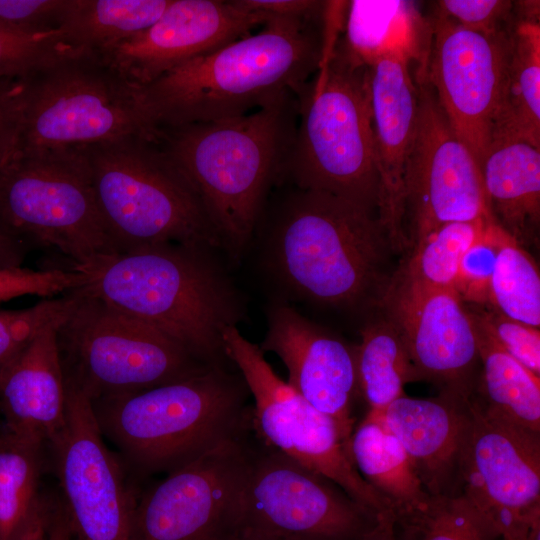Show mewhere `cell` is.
<instances>
[{
    "label": "cell",
    "instance_id": "cell-25",
    "mask_svg": "<svg viewBox=\"0 0 540 540\" xmlns=\"http://www.w3.org/2000/svg\"><path fill=\"white\" fill-rule=\"evenodd\" d=\"M344 29L341 43L356 62L370 67L386 54L401 53L426 71L431 27L414 2L348 1Z\"/></svg>",
    "mask_w": 540,
    "mask_h": 540
},
{
    "label": "cell",
    "instance_id": "cell-27",
    "mask_svg": "<svg viewBox=\"0 0 540 540\" xmlns=\"http://www.w3.org/2000/svg\"><path fill=\"white\" fill-rule=\"evenodd\" d=\"M171 0H64L57 29L78 55L94 56L152 25Z\"/></svg>",
    "mask_w": 540,
    "mask_h": 540
},
{
    "label": "cell",
    "instance_id": "cell-17",
    "mask_svg": "<svg viewBox=\"0 0 540 540\" xmlns=\"http://www.w3.org/2000/svg\"><path fill=\"white\" fill-rule=\"evenodd\" d=\"M415 79L418 123L405 174V219L409 215L413 244L442 224L492 217L480 166L426 78Z\"/></svg>",
    "mask_w": 540,
    "mask_h": 540
},
{
    "label": "cell",
    "instance_id": "cell-20",
    "mask_svg": "<svg viewBox=\"0 0 540 540\" xmlns=\"http://www.w3.org/2000/svg\"><path fill=\"white\" fill-rule=\"evenodd\" d=\"M259 347L280 357L289 372L287 383L337 423L349 449L355 427L353 404L359 393L355 347L285 304L271 307Z\"/></svg>",
    "mask_w": 540,
    "mask_h": 540
},
{
    "label": "cell",
    "instance_id": "cell-35",
    "mask_svg": "<svg viewBox=\"0 0 540 540\" xmlns=\"http://www.w3.org/2000/svg\"><path fill=\"white\" fill-rule=\"evenodd\" d=\"M73 55L60 30L26 35L0 25V79L25 78Z\"/></svg>",
    "mask_w": 540,
    "mask_h": 540
},
{
    "label": "cell",
    "instance_id": "cell-3",
    "mask_svg": "<svg viewBox=\"0 0 540 540\" xmlns=\"http://www.w3.org/2000/svg\"><path fill=\"white\" fill-rule=\"evenodd\" d=\"M264 221L269 262L294 295L319 304L354 307L381 300L391 279L393 250L378 214L331 194L281 182ZM258 221V222H259Z\"/></svg>",
    "mask_w": 540,
    "mask_h": 540
},
{
    "label": "cell",
    "instance_id": "cell-2",
    "mask_svg": "<svg viewBox=\"0 0 540 540\" xmlns=\"http://www.w3.org/2000/svg\"><path fill=\"white\" fill-rule=\"evenodd\" d=\"M298 111V94L288 92L241 116L150 131L232 254L249 242L283 180Z\"/></svg>",
    "mask_w": 540,
    "mask_h": 540
},
{
    "label": "cell",
    "instance_id": "cell-48",
    "mask_svg": "<svg viewBox=\"0 0 540 540\" xmlns=\"http://www.w3.org/2000/svg\"><path fill=\"white\" fill-rule=\"evenodd\" d=\"M234 540H278L249 531H242Z\"/></svg>",
    "mask_w": 540,
    "mask_h": 540
},
{
    "label": "cell",
    "instance_id": "cell-43",
    "mask_svg": "<svg viewBox=\"0 0 540 540\" xmlns=\"http://www.w3.org/2000/svg\"><path fill=\"white\" fill-rule=\"evenodd\" d=\"M241 7L272 16H307L319 12L324 1L309 0H236Z\"/></svg>",
    "mask_w": 540,
    "mask_h": 540
},
{
    "label": "cell",
    "instance_id": "cell-7",
    "mask_svg": "<svg viewBox=\"0 0 540 540\" xmlns=\"http://www.w3.org/2000/svg\"><path fill=\"white\" fill-rule=\"evenodd\" d=\"M80 151L118 252L164 243L223 246L195 192L150 133Z\"/></svg>",
    "mask_w": 540,
    "mask_h": 540
},
{
    "label": "cell",
    "instance_id": "cell-10",
    "mask_svg": "<svg viewBox=\"0 0 540 540\" xmlns=\"http://www.w3.org/2000/svg\"><path fill=\"white\" fill-rule=\"evenodd\" d=\"M0 220L29 246L55 249L73 267L118 252L101 219L80 150L2 163Z\"/></svg>",
    "mask_w": 540,
    "mask_h": 540
},
{
    "label": "cell",
    "instance_id": "cell-30",
    "mask_svg": "<svg viewBox=\"0 0 540 540\" xmlns=\"http://www.w3.org/2000/svg\"><path fill=\"white\" fill-rule=\"evenodd\" d=\"M540 147V22L517 19L511 36L503 112L494 136ZM492 138V139H493Z\"/></svg>",
    "mask_w": 540,
    "mask_h": 540
},
{
    "label": "cell",
    "instance_id": "cell-29",
    "mask_svg": "<svg viewBox=\"0 0 540 540\" xmlns=\"http://www.w3.org/2000/svg\"><path fill=\"white\" fill-rule=\"evenodd\" d=\"M44 447L0 433V540H21L50 501L40 492Z\"/></svg>",
    "mask_w": 540,
    "mask_h": 540
},
{
    "label": "cell",
    "instance_id": "cell-6",
    "mask_svg": "<svg viewBox=\"0 0 540 540\" xmlns=\"http://www.w3.org/2000/svg\"><path fill=\"white\" fill-rule=\"evenodd\" d=\"M298 99V121L282 182L377 213L370 67L352 59L340 37L329 61L318 68Z\"/></svg>",
    "mask_w": 540,
    "mask_h": 540
},
{
    "label": "cell",
    "instance_id": "cell-41",
    "mask_svg": "<svg viewBox=\"0 0 540 540\" xmlns=\"http://www.w3.org/2000/svg\"><path fill=\"white\" fill-rule=\"evenodd\" d=\"M63 4L64 0H0V25L26 35L58 30Z\"/></svg>",
    "mask_w": 540,
    "mask_h": 540
},
{
    "label": "cell",
    "instance_id": "cell-32",
    "mask_svg": "<svg viewBox=\"0 0 540 540\" xmlns=\"http://www.w3.org/2000/svg\"><path fill=\"white\" fill-rule=\"evenodd\" d=\"M395 540H501L462 495L430 497L423 507L394 515Z\"/></svg>",
    "mask_w": 540,
    "mask_h": 540
},
{
    "label": "cell",
    "instance_id": "cell-38",
    "mask_svg": "<svg viewBox=\"0 0 540 540\" xmlns=\"http://www.w3.org/2000/svg\"><path fill=\"white\" fill-rule=\"evenodd\" d=\"M84 274L76 268L32 270L17 267L0 269V302L24 295L44 298L66 294L82 287Z\"/></svg>",
    "mask_w": 540,
    "mask_h": 540
},
{
    "label": "cell",
    "instance_id": "cell-47",
    "mask_svg": "<svg viewBox=\"0 0 540 540\" xmlns=\"http://www.w3.org/2000/svg\"><path fill=\"white\" fill-rule=\"evenodd\" d=\"M52 504L53 500L49 502L47 507L29 527L21 540H45L53 506Z\"/></svg>",
    "mask_w": 540,
    "mask_h": 540
},
{
    "label": "cell",
    "instance_id": "cell-37",
    "mask_svg": "<svg viewBox=\"0 0 540 540\" xmlns=\"http://www.w3.org/2000/svg\"><path fill=\"white\" fill-rule=\"evenodd\" d=\"M507 232L492 218L464 253L454 290L463 302L489 304L491 280L503 238Z\"/></svg>",
    "mask_w": 540,
    "mask_h": 540
},
{
    "label": "cell",
    "instance_id": "cell-8",
    "mask_svg": "<svg viewBox=\"0 0 540 540\" xmlns=\"http://www.w3.org/2000/svg\"><path fill=\"white\" fill-rule=\"evenodd\" d=\"M139 87L91 55L69 56L31 74L1 164L149 133Z\"/></svg>",
    "mask_w": 540,
    "mask_h": 540
},
{
    "label": "cell",
    "instance_id": "cell-21",
    "mask_svg": "<svg viewBox=\"0 0 540 540\" xmlns=\"http://www.w3.org/2000/svg\"><path fill=\"white\" fill-rule=\"evenodd\" d=\"M412 60L386 54L370 66V99L376 167L377 214L393 250L408 244L405 223V174L417 130L419 95Z\"/></svg>",
    "mask_w": 540,
    "mask_h": 540
},
{
    "label": "cell",
    "instance_id": "cell-12",
    "mask_svg": "<svg viewBox=\"0 0 540 540\" xmlns=\"http://www.w3.org/2000/svg\"><path fill=\"white\" fill-rule=\"evenodd\" d=\"M241 515L242 531L278 540H358L378 516L260 438L252 446Z\"/></svg>",
    "mask_w": 540,
    "mask_h": 540
},
{
    "label": "cell",
    "instance_id": "cell-39",
    "mask_svg": "<svg viewBox=\"0 0 540 540\" xmlns=\"http://www.w3.org/2000/svg\"><path fill=\"white\" fill-rule=\"evenodd\" d=\"M476 321L514 359L540 377V330L493 310L470 311Z\"/></svg>",
    "mask_w": 540,
    "mask_h": 540
},
{
    "label": "cell",
    "instance_id": "cell-28",
    "mask_svg": "<svg viewBox=\"0 0 540 540\" xmlns=\"http://www.w3.org/2000/svg\"><path fill=\"white\" fill-rule=\"evenodd\" d=\"M469 315L483 366L474 394L503 416L540 433V377L508 354L470 312Z\"/></svg>",
    "mask_w": 540,
    "mask_h": 540
},
{
    "label": "cell",
    "instance_id": "cell-15",
    "mask_svg": "<svg viewBox=\"0 0 540 540\" xmlns=\"http://www.w3.org/2000/svg\"><path fill=\"white\" fill-rule=\"evenodd\" d=\"M66 419L48 444L77 540H132L138 494L123 460L108 448L89 398L66 380Z\"/></svg>",
    "mask_w": 540,
    "mask_h": 540
},
{
    "label": "cell",
    "instance_id": "cell-33",
    "mask_svg": "<svg viewBox=\"0 0 540 540\" xmlns=\"http://www.w3.org/2000/svg\"><path fill=\"white\" fill-rule=\"evenodd\" d=\"M489 304L500 314L540 327V275L532 256L508 233L500 246Z\"/></svg>",
    "mask_w": 540,
    "mask_h": 540
},
{
    "label": "cell",
    "instance_id": "cell-23",
    "mask_svg": "<svg viewBox=\"0 0 540 540\" xmlns=\"http://www.w3.org/2000/svg\"><path fill=\"white\" fill-rule=\"evenodd\" d=\"M60 324L39 332L0 371L4 430L44 446L66 419V381L57 343Z\"/></svg>",
    "mask_w": 540,
    "mask_h": 540
},
{
    "label": "cell",
    "instance_id": "cell-11",
    "mask_svg": "<svg viewBox=\"0 0 540 540\" xmlns=\"http://www.w3.org/2000/svg\"><path fill=\"white\" fill-rule=\"evenodd\" d=\"M223 343L227 358L254 398L253 430L258 437L332 480L375 514L392 512L389 502L355 468L337 423L283 381L260 347L247 340L236 326L225 330Z\"/></svg>",
    "mask_w": 540,
    "mask_h": 540
},
{
    "label": "cell",
    "instance_id": "cell-42",
    "mask_svg": "<svg viewBox=\"0 0 540 540\" xmlns=\"http://www.w3.org/2000/svg\"><path fill=\"white\" fill-rule=\"evenodd\" d=\"M26 79H0V164L17 123Z\"/></svg>",
    "mask_w": 540,
    "mask_h": 540
},
{
    "label": "cell",
    "instance_id": "cell-18",
    "mask_svg": "<svg viewBox=\"0 0 540 540\" xmlns=\"http://www.w3.org/2000/svg\"><path fill=\"white\" fill-rule=\"evenodd\" d=\"M378 304L400 333L419 381L466 399L474 395L480 362L475 328L454 289L397 273Z\"/></svg>",
    "mask_w": 540,
    "mask_h": 540
},
{
    "label": "cell",
    "instance_id": "cell-49",
    "mask_svg": "<svg viewBox=\"0 0 540 540\" xmlns=\"http://www.w3.org/2000/svg\"><path fill=\"white\" fill-rule=\"evenodd\" d=\"M502 540V539H501Z\"/></svg>",
    "mask_w": 540,
    "mask_h": 540
},
{
    "label": "cell",
    "instance_id": "cell-34",
    "mask_svg": "<svg viewBox=\"0 0 540 540\" xmlns=\"http://www.w3.org/2000/svg\"><path fill=\"white\" fill-rule=\"evenodd\" d=\"M490 219L440 225L414 243L409 260L398 273L426 286L454 289L464 253Z\"/></svg>",
    "mask_w": 540,
    "mask_h": 540
},
{
    "label": "cell",
    "instance_id": "cell-16",
    "mask_svg": "<svg viewBox=\"0 0 540 540\" xmlns=\"http://www.w3.org/2000/svg\"><path fill=\"white\" fill-rule=\"evenodd\" d=\"M430 27L424 77L452 129L480 166L504 108L514 26L483 34L436 14Z\"/></svg>",
    "mask_w": 540,
    "mask_h": 540
},
{
    "label": "cell",
    "instance_id": "cell-45",
    "mask_svg": "<svg viewBox=\"0 0 540 540\" xmlns=\"http://www.w3.org/2000/svg\"><path fill=\"white\" fill-rule=\"evenodd\" d=\"M53 504L45 540H72L73 531L63 503L58 500Z\"/></svg>",
    "mask_w": 540,
    "mask_h": 540
},
{
    "label": "cell",
    "instance_id": "cell-46",
    "mask_svg": "<svg viewBox=\"0 0 540 540\" xmlns=\"http://www.w3.org/2000/svg\"><path fill=\"white\" fill-rule=\"evenodd\" d=\"M358 540H395L393 513L385 512L378 514L372 528Z\"/></svg>",
    "mask_w": 540,
    "mask_h": 540
},
{
    "label": "cell",
    "instance_id": "cell-14",
    "mask_svg": "<svg viewBox=\"0 0 540 540\" xmlns=\"http://www.w3.org/2000/svg\"><path fill=\"white\" fill-rule=\"evenodd\" d=\"M460 462L462 494L502 540H526L540 517V433L488 407L475 394Z\"/></svg>",
    "mask_w": 540,
    "mask_h": 540
},
{
    "label": "cell",
    "instance_id": "cell-31",
    "mask_svg": "<svg viewBox=\"0 0 540 540\" xmlns=\"http://www.w3.org/2000/svg\"><path fill=\"white\" fill-rule=\"evenodd\" d=\"M355 356L359 393L371 411H383L405 394L407 383L419 381L400 333L385 315L362 328Z\"/></svg>",
    "mask_w": 540,
    "mask_h": 540
},
{
    "label": "cell",
    "instance_id": "cell-5",
    "mask_svg": "<svg viewBox=\"0 0 540 540\" xmlns=\"http://www.w3.org/2000/svg\"><path fill=\"white\" fill-rule=\"evenodd\" d=\"M242 375L214 365L134 394L91 401L130 473H169L253 427Z\"/></svg>",
    "mask_w": 540,
    "mask_h": 540
},
{
    "label": "cell",
    "instance_id": "cell-1",
    "mask_svg": "<svg viewBox=\"0 0 540 540\" xmlns=\"http://www.w3.org/2000/svg\"><path fill=\"white\" fill-rule=\"evenodd\" d=\"M322 15L323 8L272 16L257 32L140 86L148 130L233 118L288 92L299 95L319 68Z\"/></svg>",
    "mask_w": 540,
    "mask_h": 540
},
{
    "label": "cell",
    "instance_id": "cell-13",
    "mask_svg": "<svg viewBox=\"0 0 540 540\" xmlns=\"http://www.w3.org/2000/svg\"><path fill=\"white\" fill-rule=\"evenodd\" d=\"M226 440L138 495L132 540H234L253 442Z\"/></svg>",
    "mask_w": 540,
    "mask_h": 540
},
{
    "label": "cell",
    "instance_id": "cell-22",
    "mask_svg": "<svg viewBox=\"0 0 540 540\" xmlns=\"http://www.w3.org/2000/svg\"><path fill=\"white\" fill-rule=\"evenodd\" d=\"M469 399L402 395L378 412L397 437L431 497L460 494V462L469 420Z\"/></svg>",
    "mask_w": 540,
    "mask_h": 540
},
{
    "label": "cell",
    "instance_id": "cell-24",
    "mask_svg": "<svg viewBox=\"0 0 540 540\" xmlns=\"http://www.w3.org/2000/svg\"><path fill=\"white\" fill-rule=\"evenodd\" d=\"M494 220L521 245L540 222V147L514 136L492 139L480 165Z\"/></svg>",
    "mask_w": 540,
    "mask_h": 540
},
{
    "label": "cell",
    "instance_id": "cell-36",
    "mask_svg": "<svg viewBox=\"0 0 540 540\" xmlns=\"http://www.w3.org/2000/svg\"><path fill=\"white\" fill-rule=\"evenodd\" d=\"M78 298L73 290L25 309L0 310V371L39 332L62 323Z\"/></svg>",
    "mask_w": 540,
    "mask_h": 540
},
{
    "label": "cell",
    "instance_id": "cell-19",
    "mask_svg": "<svg viewBox=\"0 0 540 540\" xmlns=\"http://www.w3.org/2000/svg\"><path fill=\"white\" fill-rule=\"evenodd\" d=\"M272 15L236 0H171L148 28L94 55L144 86L173 68L250 35Z\"/></svg>",
    "mask_w": 540,
    "mask_h": 540
},
{
    "label": "cell",
    "instance_id": "cell-44",
    "mask_svg": "<svg viewBox=\"0 0 540 540\" xmlns=\"http://www.w3.org/2000/svg\"><path fill=\"white\" fill-rule=\"evenodd\" d=\"M30 246L0 220V269L21 267Z\"/></svg>",
    "mask_w": 540,
    "mask_h": 540
},
{
    "label": "cell",
    "instance_id": "cell-40",
    "mask_svg": "<svg viewBox=\"0 0 540 540\" xmlns=\"http://www.w3.org/2000/svg\"><path fill=\"white\" fill-rule=\"evenodd\" d=\"M437 13L468 30L495 34L513 28V2L503 0H443Z\"/></svg>",
    "mask_w": 540,
    "mask_h": 540
},
{
    "label": "cell",
    "instance_id": "cell-9",
    "mask_svg": "<svg viewBox=\"0 0 540 540\" xmlns=\"http://www.w3.org/2000/svg\"><path fill=\"white\" fill-rule=\"evenodd\" d=\"M57 328L65 379L90 401L134 394L211 366L155 328L77 289Z\"/></svg>",
    "mask_w": 540,
    "mask_h": 540
},
{
    "label": "cell",
    "instance_id": "cell-26",
    "mask_svg": "<svg viewBox=\"0 0 540 540\" xmlns=\"http://www.w3.org/2000/svg\"><path fill=\"white\" fill-rule=\"evenodd\" d=\"M349 451L362 478L391 505L393 515L423 507L430 497L397 437L368 410L353 429Z\"/></svg>",
    "mask_w": 540,
    "mask_h": 540
},
{
    "label": "cell",
    "instance_id": "cell-4",
    "mask_svg": "<svg viewBox=\"0 0 540 540\" xmlns=\"http://www.w3.org/2000/svg\"><path fill=\"white\" fill-rule=\"evenodd\" d=\"M210 248L185 243L139 247L83 267V292L155 328L196 359L225 365L223 334L236 326L237 294Z\"/></svg>",
    "mask_w": 540,
    "mask_h": 540
}]
</instances>
